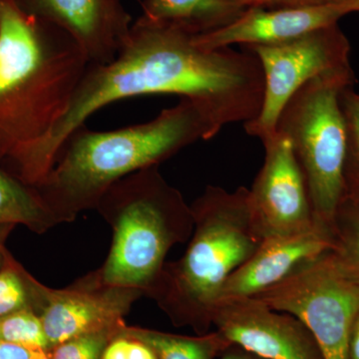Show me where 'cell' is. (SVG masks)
<instances>
[{"label": "cell", "instance_id": "1", "mask_svg": "<svg viewBox=\"0 0 359 359\" xmlns=\"http://www.w3.org/2000/svg\"><path fill=\"white\" fill-rule=\"evenodd\" d=\"M264 84L259 59L250 51L204 48L192 33L142 18L112 60L89 65L69 108L45 144L40 170L48 173L67 137L116 101L177 95L197 105L221 131L257 117Z\"/></svg>", "mask_w": 359, "mask_h": 359}, {"label": "cell", "instance_id": "2", "mask_svg": "<svg viewBox=\"0 0 359 359\" xmlns=\"http://www.w3.org/2000/svg\"><path fill=\"white\" fill-rule=\"evenodd\" d=\"M89 65L65 30L0 0V167L26 185Z\"/></svg>", "mask_w": 359, "mask_h": 359}, {"label": "cell", "instance_id": "3", "mask_svg": "<svg viewBox=\"0 0 359 359\" xmlns=\"http://www.w3.org/2000/svg\"><path fill=\"white\" fill-rule=\"evenodd\" d=\"M205 113L181 99L146 123L112 131L75 129L59 150L50 171L39 186L42 200L59 223L95 210L104 193L135 172L159 166L180 151L219 133Z\"/></svg>", "mask_w": 359, "mask_h": 359}, {"label": "cell", "instance_id": "4", "mask_svg": "<svg viewBox=\"0 0 359 359\" xmlns=\"http://www.w3.org/2000/svg\"><path fill=\"white\" fill-rule=\"evenodd\" d=\"M194 231L177 261L165 264L146 297L157 304L175 325L202 335L212 325L224 283L254 255L264 238L250 203V190L233 192L208 186L191 205Z\"/></svg>", "mask_w": 359, "mask_h": 359}, {"label": "cell", "instance_id": "5", "mask_svg": "<svg viewBox=\"0 0 359 359\" xmlns=\"http://www.w3.org/2000/svg\"><path fill=\"white\" fill-rule=\"evenodd\" d=\"M95 210L112 229L113 238L105 263L92 275L103 285L140 290L144 297L164 268L168 252L192 237V208L159 166L116 182Z\"/></svg>", "mask_w": 359, "mask_h": 359}, {"label": "cell", "instance_id": "6", "mask_svg": "<svg viewBox=\"0 0 359 359\" xmlns=\"http://www.w3.org/2000/svg\"><path fill=\"white\" fill-rule=\"evenodd\" d=\"M354 82L351 67L313 78L290 99L276 123V132L290 139L304 173L314 224L330 233L346 192L347 134L340 94Z\"/></svg>", "mask_w": 359, "mask_h": 359}, {"label": "cell", "instance_id": "7", "mask_svg": "<svg viewBox=\"0 0 359 359\" xmlns=\"http://www.w3.org/2000/svg\"><path fill=\"white\" fill-rule=\"evenodd\" d=\"M252 297L301 320L325 359H347L349 328L359 311V282L339 271L330 252Z\"/></svg>", "mask_w": 359, "mask_h": 359}, {"label": "cell", "instance_id": "8", "mask_svg": "<svg viewBox=\"0 0 359 359\" xmlns=\"http://www.w3.org/2000/svg\"><path fill=\"white\" fill-rule=\"evenodd\" d=\"M245 49L259 59L263 70L261 110L244 124L245 132L261 141L276 133L283 108L304 85L325 73L351 67V45L337 25L283 43L252 45Z\"/></svg>", "mask_w": 359, "mask_h": 359}, {"label": "cell", "instance_id": "9", "mask_svg": "<svg viewBox=\"0 0 359 359\" xmlns=\"http://www.w3.org/2000/svg\"><path fill=\"white\" fill-rule=\"evenodd\" d=\"M142 297L140 290L103 285L90 273L61 290L39 283L35 311L52 348L81 335L121 330L124 316Z\"/></svg>", "mask_w": 359, "mask_h": 359}, {"label": "cell", "instance_id": "10", "mask_svg": "<svg viewBox=\"0 0 359 359\" xmlns=\"http://www.w3.org/2000/svg\"><path fill=\"white\" fill-rule=\"evenodd\" d=\"M262 143L264 164L250 189L259 235L264 240L311 230L316 224L308 186L290 139L276 132Z\"/></svg>", "mask_w": 359, "mask_h": 359}, {"label": "cell", "instance_id": "11", "mask_svg": "<svg viewBox=\"0 0 359 359\" xmlns=\"http://www.w3.org/2000/svg\"><path fill=\"white\" fill-rule=\"evenodd\" d=\"M212 325L230 344L266 359H325L308 327L256 297L219 302Z\"/></svg>", "mask_w": 359, "mask_h": 359}, {"label": "cell", "instance_id": "12", "mask_svg": "<svg viewBox=\"0 0 359 359\" xmlns=\"http://www.w3.org/2000/svg\"><path fill=\"white\" fill-rule=\"evenodd\" d=\"M351 13L344 0L320 6L252 7L240 18L215 32L196 35V41L207 49L283 43L320 28L337 25Z\"/></svg>", "mask_w": 359, "mask_h": 359}, {"label": "cell", "instance_id": "13", "mask_svg": "<svg viewBox=\"0 0 359 359\" xmlns=\"http://www.w3.org/2000/svg\"><path fill=\"white\" fill-rule=\"evenodd\" d=\"M25 1L26 13L65 30L81 47L90 65L112 60L130 32L119 0Z\"/></svg>", "mask_w": 359, "mask_h": 359}, {"label": "cell", "instance_id": "14", "mask_svg": "<svg viewBox=\"0 0 359 359\" xmlns=\"http://www.w3.org/2000/svg\"><path fill=\"white\" fill-rule=\"evenodd\" d=\"M332 245V233L318 226L304 233L264 238L224 283L219 302L256 297L282 283L302 264L330 252Z\"/></svg>", "mask_w": 359, "mask_h": 359}, {"label": "cell", "instance_id": "15", "mask_svg": "<svg viewBox=\"0 0 359 359\" xmlns=\"http://www.w3.org/2000/svg\"><path fill=\"white\" fill-rule=\"evenodd\" d=\"M245 9L229 0H145L143 18L200 35L230 25Z\"/></svg>", "mask_w": 359, "mask_h": 359}, {"label": "cell", "instance_id": "16", "mask_svg": "<svg viewBox=\"0 0 359 359\" xmlns=\"http://www.w3.org/2000/svg\"><path fill=\"white\" fill-rule=\"evenodd\" d=\"M16 224L41 233L60 223L35 187L26 185L0 167V228Z\"/></svg>", "mask_w": 359, "mask_h": 359}, {"label": "cell", "instance_id": "17", "mask_svg": "<svg viewBox=\"0 0 359 359\" xmlns=\"http://www.w3.org/2000/svg\"><path fill=\"white\" fill-rule=\"evenodd\" d=\"M120 332L145 342L159 359H217L231 346L217 330L191 337L125 325Z\"/></svg>", "mask_w": 359, "mask_h": 359}, {"label": "cell", "instance_id": "18", "mask_svg": "<svg viewBox=\"0 0 359 359\" xmlns=\"http://www.w3.org/2000/svg\"><path fill=\"white\" fill-rule=\"evenodd\" d=\"M330 257L344 275L359 282V190H346L334 214Z\"/></svg>", "mask_w": 359, "mask_h": 359}, {"label": "cell", "instance_id": "19", "mask_svg": "<svg viewBox=\"0 0 359 359\" xmlns=\"http://www.w3.org/2000/svg\"><path fill=\"white\" fill-rule=\"evenodd\" d=\"M0 339L32 351L50 349L41 318L32 308L20 309L0 318Z\"/></svg>", "mask_w": 359, "mask_h": 359}, {"label": "cell", "instance_id": "20", "mask_svg": "<svg viewBox=\"0 0 359 359\" xmlns=\"http://www.w3.org/2000/svg\"><path fill=\"white\" fill-rule=\"evenodd\" d=\"M37 283L8 257L0 269V318L22 309H34Z\"/></svg>", "mask_w": 359, "mask_h": 359}, {"label": "cell", "instance_id": "21", "mask_svg": "<svg viewBox=\"0 0 359 359\" xmlns=\"http://www.w3.org/2000/svg\"><path fill=\"white\" fill-rule=\"evenodd\" d=\"M353 87H346L340 94L347 134L344 169L346 190H359V94Z\"/></svg>", "mask_w": 359, "mask_h": 359}, {"label": "cell", "instance_id": "22", "mask_svg": "<svg viewBox=\"0 0 359 359\" xmlns=\"http://www.w3.org/2000/svg\"><path fill=\"white\" fill-rule=\"evenodd\" d=\"M120 330H104L67 340L49 349V359H102L106 346Z\"/></svg>", "mask_w": 359, "mask_h": 359}, {"label": "cell", "instance_id": "23", "mask_svg": "<svg viewBox=\"0 0 359 359\" xmlns=\"http://www.w3.org/2000/svg\"><path fill=\"white\" fill-rule=\"evenodd\" d=\"M102 359L159 358L155 351L145 342L119 332V334H116L106 346Z\"/></svg>", "mask_w": 359, "mask_h": 359}, {"label": "cell", "instance_id": "24", "mask_svg": "<svg viewBox=\"0 0 359 359\" xmlns=\"http://www.w3.org/2000/svg\"><path fill=\"white\" fill-rule=\"evenodd\" d=\"M0 359H49L48 351H32L0 339Z\"/></svg>", "mask_w": 359, "mask_h": 359}, {"label": "cell", "instance_id": "25", "mask_svg": "<svg viewBox=\"0 0 359 359\" xmlns=\"http://www.w3.org/2000/svg\"><path fill=\"white\" fill-rule=\"evenodd\" d=\"M346 356L347 359H359V311L349 328Z\"/></svg>", "mask_w": 359, "mask_h": 359}, {"label": "cell", "instance_id": "26", "mask_svg": "<svg viewBox=\"0 0 359 359\" xmlns=\"http://www.w3.org/2000/svg\"><path fill=\"white\" fill-rule=\"evenodd\" d=\"M217 359H266L245 351L242 347L231 344Z\"/></svg>", "mask_w": 359, "mask_h": 359}, {"label": "cell", "instance_id": "27", "mask_svg": "<svg viewBox=\"0 0 359 359\" xmlns=\"http://www.w3.org/2000/svg\"><path fill=\"white\" fill-rule=\"evenodd\" d=\"M238 6L245 8L252 7H264V8H276V7H285L283 0H229Z\"/></svg>", "mask_w": 359, "mask_h": 359}, {"label": "cell", "instance_id": "28", "mask_svg": "<svg viewBox=\"0 0 359 359\" xmlns=\"http://www.w3.org/2000/svg\"><path fill=\"white\" fill-rule=\"evenodd\" d=\"M339 0H283L285 7L320 6Z\"/></svg>", "mask_w": 359, "mask_h": 359}, {"label": "cell", "instance_id": "29", "mask_svg": "<svg viewBox=\"0 0 359 359\" xmlns=\"http://www.w3.org/2000/svg\"><path fill=\"white\" fill-rule=\"evenodd\" d=\"M346 2L351 13H359V0H344Z\"/></svg>", "mask_w": 359, "mask_h": 359}, {"label": "cell", "instance_id": "30", "mask_svg": "<svg viewBox=\"0 0 359 359\" xmlns=\"http://www.w3.org/2000/svg\"><path fill=\"white\" fill-rule=\"evenodd\" d=\"M7 259H8V257H7L6 250H4V247H2L1 244H0V269L4 268V264H6Z\"/></svg>", "mask_w": 359, "mask_h": 359}]
</instances>
